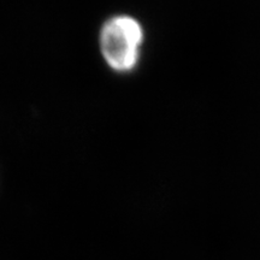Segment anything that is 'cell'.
Instances as JSON below:
<instances>
[{
    "instance_id": "1",
    "label": "cell",
    "mask_w": 260,
    "mask_h": 260,
    "mask_svg": "<svg viewBox=\"0 0 260 260\" xmlns=\"http://www.w3.org/2000/svg\"><path fill=\"white\" fill-rule=\"evenodd\" d=\"M144 41L145 32L141 23L126 15L113 16L107 19L99 35L104 60L118 74L135 70L141 59Z\"/></svg>"
}]
</instances>
